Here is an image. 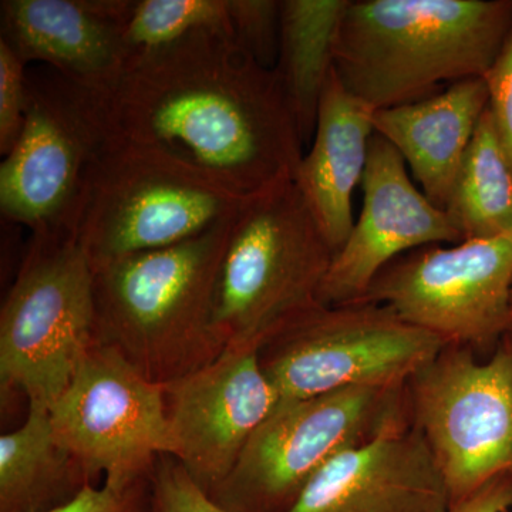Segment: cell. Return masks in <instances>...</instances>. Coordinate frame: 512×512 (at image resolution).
Here are the masks:
<instances>
[{
    "instance_id": "obj_25",
    "label": "cell",
    "mask_w": 512,
    "mask_h": 512,
    "mask_svg": "<svg viewBox=\"0 0 512 512\" xmlns=\"http://www.w3.org/2000/svg\"><path fill=\"white\" fill-rule=\"evenodd\" d=\"M28 66L0 40V153L5 157L18 141L28 103Z\"/></svg>"
},
{
    "instance_id": "obj_16",
    "label": "cell",
    "mask_w": 512,
    "mask_h": 512,
    "mask_svg": "<svg viewBox=\"0 0 512 512\" xmlns=\"http://www.w3.org/2000/svg\"><path fill=\"white\" fill-rule=\"evenodd\" d=\"M2 37L26 63L40 62L90 92L123 72L133 0H3Z\"/></svg>"
},
{
    "instance_id": "obj_28",
    "label": "cell",
    "mask_w": 512,
    "mask_h": 512,
    "mask_svg": "<svg viewBox=\"0 0 512 512\" xmlns=\"http://www.w3.org/2000/svg\"><path fill=\"white\" fill-rule=\"evenodd\" d=\"M512 510V474H504L476 493L451 504L447 512H507Z\"/></svg>"
},
{
    "instance_id": "obj_6",
    "label": "cell",
    "mask_w": 512,
    "mask_h": 512,
    "mask_svg": "<svg viewBox=\"0 0 512 512\" xmlns=\"http://www.w3.org/2000/svg\"><path fill=\"white\" fill-rule=\"evenodd\" d=\"M97 342L94 271L70 234H32L0 311V386L52 406Z\"/></svg>"
},
{
    "instance_id": "obj_19",
    "label": "cell",
    "mask_w": 512,
    "mask_h": 512,
    "mask_svg": "<svg viewBox=\"0 0 512 512\" xmlns=\"http://www.w3.org/2000/svg\"><path fill=\"white\" fill-rule=\"evenodd\" d=\"M90 483L57 443L45 404L29 402L25 423L0 437V512H47L74 500Z\"/></svg>"
},
{
    "instance_id": "obj_8",
    "label": "cell",
    "mask_w": 512,
    "mask_h": 512,
    "mask_svg": "<svg viewBox=\"0 0 512 512\" xmlns=\"http://www.w3.org/2000/svg\"><path fill=\"white\" fill-rule=\"evenodd\" d=\"M447 342L400 318L389 306H323L286 326L258 350L279 403L349 387H402Z\"/></svg>"
},
{
    "instance_id": "obj_12",
    "label": "cell",
    "mask_w": 512,
    "mask_h": 512,
    "mask_svg": "<svg viewBox=\"0 0 512 512\" xmlns=\"http://www.w3.org/2000/svg\"><path fill=\"white\" fill-rule=\"evenodd\" d=\"M53 436L97 477L130 481L170 456L164 387L150 382L109 346L96 342L50 406Z\"/></svg>"
},
{
    "instance_id": "obj_21",
    "label": "cell",
    "mask_w": 512,
    "mask_h": 512,
    "mask_svg": "<svg viewBox=\"0 0 512 512\" xmlns=\"http://www.w3.org/2000/svg\"><path fill=\"white\" fill-rule=\"evenodd\" d=\"M444 211L463 241L501 237L512 231V168L488 107Z\"/></svg>"
},
{
    "instance_id": "obj_10",
    "label": "cell",
    "mask_w": 512,
    "mask_h": 512,
    "mask_svg": "<svg viewBox=\"0 0 512 512\" xmlns=\"http://www.w3.org/2000/svg\"><path fill=\"white\" fill-rule=\"evenodd\" d=\"M26 84L22 131L0 165V210L32 234L72 235L106 127L93 93L52 67Z\"/></svg>"
},
{
    "instance_id": "obj_11",
    "label": "cell",
    "mask_w": 512,
    "mask_h": 512,
    "mask_svg": "<svg viewBox=\"0 0 512 512\" xmlns=\"http://www.w3.org/2000/svg\"><path fill=\"white\" fill-rule=\"evenodd\" d=\"M363 301L389 306L448 345L491 356L512 332V231L414 249L383 269Z\"/></svg>"
},
{
    "instance_id": "obj_26",
    "label": "cell",
    "mask_w": 512,
    "mask_h": 512,
    "mask_svg": "<svg viewBox=\"0 0 512 512\" xmlns=\"http://www.w3.org/2000/svg\"><path fill=\"white\" fill-rule=\"evenodd\" d=\"M151 476L130 481L106 480L103 487L86 485L70 503L47 512H151Z\"/></svg>"
},
{
    "instance_id": "obj_23",
    "label": "cell",
    "mask_w": 512,
    "mask_h": 512,
    "mask_svg": "<svg viewBox=\"0 0 512 512\" xmlns=\"http://www.w3.org/2000/svg\"><path fill=\"white\" fill-rule=\"evenodd\" d=\"M231 37L266 69H275L279 55L281 2L227 0Z\"/></svg>"
},
{
    "instance_id": "obj_3",
    "label": "cell",
    "mask_w": 512,
    "mask_h": 512,
    "mask_svg": "<svg viewBox=\"0 0 512 512\" xmlns=\"http://www.w3.org/2000/svg\"><path fill=\"white\" fill-rule=\"evenodd\" d=\"M234 218L93 269L97 342L160 386L217 360L227 346L215 329V292Z\"/></svg>"
},
{
    "instance_id": "obj_27",
    "label": "cell",
    "mask_w": 512,
    "mask_h": 512,
    "mask_svg": "<svg viewBox=\"0 0 512 512\" xmlns=\"http://www.w3.org/2000/svg\"><path fill=\"white\" fill-rule=\"evenodd\" d=\"M483 79L495 133L512 168V28L500 55Z\"/></svg>"
},
{
    "instance_id": "obj_2",
    "label": "cell",
    "mask_w": 512,
    "mask_h": 512,
    "mask_svg": "<svg viewBox=\"0 0 512 512\" xmlns=\"http://www.w3.org/2000/svg\"><path fill=\"white\" fill-rule=\"evenodd\" d=\"M511 28L512 0H349L335 70L370 109H390L484 77Z\"/></svg>"
},
{
    "instance_id": "obj_14",
    "label": "cell",
    "mask_w": 512,
    "mask_h": 512,
    "mask_svg": "<svg viewBox=\"0 0 512 512\" xmlns=\"http://www.w3.org/2000/svg\"><path fill=\"white\" fill-rule=\"evenodd\" d=\"M406 167L402 154L375 133L362 180V212L333 256L319 291L320 305L363 301L377 276L400 256L463 241L446 211L414 185Z\"/></svg>"
},
{
    "instance_id": "obj_20",
    "label": "cell",
    "mask_w": 512,
    "mask_h": 512,
    "mask_svg": "<svg viewBox=\"0 0 512 512\" xmlns=\"http://www.w3.org/2000/svg\"><path fill=\"white\" fill-rule=\"evenodd\" d=\"M349 0H282L275 72L303 144L312 140L320 99L335 69V47Z\"/></svg>"
},
{
    "instance_id": "obj_1",
    "label": "cell",
    "mask_w": 512,
    "mask_h": 512,
    "mask_svg": "<svg viewBox=\"0 0 512 512\" xmlns=\"http://www.w3.org/2000/svg\"><path fill=\"white\" fill-rule=\"evenodd\" d=\"M93 96L107 136L241 201L293 180L303 157L278 73L220 30L131 55Z\"/></svg>"
},
{
    "instance_id": "obj_24",
    "label": "cell",
    "mask_w": 512,
    "mask_h": 512,
    "mask_svg": "<svg viewBox=\"0 0 512 512\" xmlns=\"http://www.w3.org/2000/svg\"><path fill=\"white\" fill-rule=\"evenodd\" d=\"M151 484V512H228L201 490L174 457L158 458Z\"/></svg>"
},
{
    "instance_id": "obj_5",
    "label": "cell",
    "mask_w": 512,
    "mask_h": 512,
    "mask_svg": "<svg viewBox=\"0 0 512 512\" xmlns=\"http://www.w3.org/2000/svg\"><path fill=\"white\" fill-rule=\"evenodd\" d=\"M407 421L406 386L349 387L279 403L208 495L228 512H288L330 460Z\"/></svg>"
},
{
    "instance_id": "obj_15",
    "label": "cell",
    "mask_w": 512,
    "mask_h": 512,
    "mask_svg": "<svg viewBox=\"0 0 512 512\" xmlns=\"http://www.w3.org/2000/svg\"><path fill=\"white\" fill-rule=\"evenodd\" d=\"M440 467L410 421L343 451L312 478L288 512H447Z\"/></svg>"
},
{
    "instance_id": "obj_18",
    "label": "cell",
    "mask_w": 512,
    "mask_h": 512,
    "mask_svg": "<svg viewBox=\"0 0 512 512\" xmlns=\"http://www.w3.org/2000/svg\"><path fill=\"white\" fill-rule=\"evenodd\" d=\"M487 107V84L474 77L426 99L376 110L373 126L402 154L424 195L444 211Z\"/></svg>"
},
{
    "instance_id": "obj_9",
    "label": "cell",
    "mask_w": 512,
    "mask_h": 512,
    "mask_svg": "<svg viewBox=\"0 0 512 512\" xmlns=\"http://www.w3.org/2000/svg\"><path fill=\"white\" fill-rule=\"evenodd\" d=\"M406 390L410 423L440 467L451 504L512 474V332L487 360L446 346Z\"/></svg>"
},
{
    "instance_id": "obj_7",
    "label": "cell",
    "mask_w": 512,
    "mask_h": 512,
    "mask_svg": "<svg viewBox=\"0 0 512 512\" xmlns=\"http://www.w3.org/2000/svg\"><path fill=\"white\" fill-rule=\"evenodd\" d=\"M244 201L107 136L90 170L72 237L93 269L174 247L237 215Z\"/></svg>"
},
{
    "instance_id": "obj_17",
    "label": "cell",
    "mask_w": 512,
    "mask_h": 512,
    "mask_svg": "<svg viewBox=\"0 0 512 512\" xmlns=\"http://www.w3.org/2000/svg\"><path fill=\"white\" fill-rule=\"evenodd\" d=\"M373 113L333 69L320 99L311 150L293 178L335 254L355 224L353 192L362 184L375 136Z\"/></svg>"
},
{
    "instance_id": "obj_4",
    "label": "cell",
    "mask_w": 512,
    "mask_h": 512,
    "mask_svg": "<svg viewBox=\"0 0 512 512\" xmlns=\"http://www.w3.org/2000/svg\"><path fill=\"white\" fill-rule=\"evenodd\" d=\"M333 256L295 181L244 201L215 292V329L227 349L258 352L318 308Z\"/></svg>"
},
{
    "instance_id": "obj_22",
    "label": "cell",
    "mask_w": 512,
    "mask_h": 512,
    "mask_svg": "<svg viewBox=\"0 0 512 512\" xmlns=\"http://www.w3.org/2000/svg\"><path fill=\"white\" fill-rule=\"evenodd\" d=\"M201 30L228 33L227 0H133L126 29L131 55L178 42Z\"/></svg>"
},
{
    "instance_id": "obj_13",
    "label": "cell",
    "mask_w": 512,
    "mask_h": 512,
    "mask_svg": "<svg viewBox=\"0 0 512 512\" xmlns=\"http://www.w3.org/2000/svg\"><path fill=\"white\" fill-rule=\"evenodd\" d=\"M163 387L170 456L207 494L227 480L279 404L255 350L227 349Z\"/></svg>"
}]
</instances>
